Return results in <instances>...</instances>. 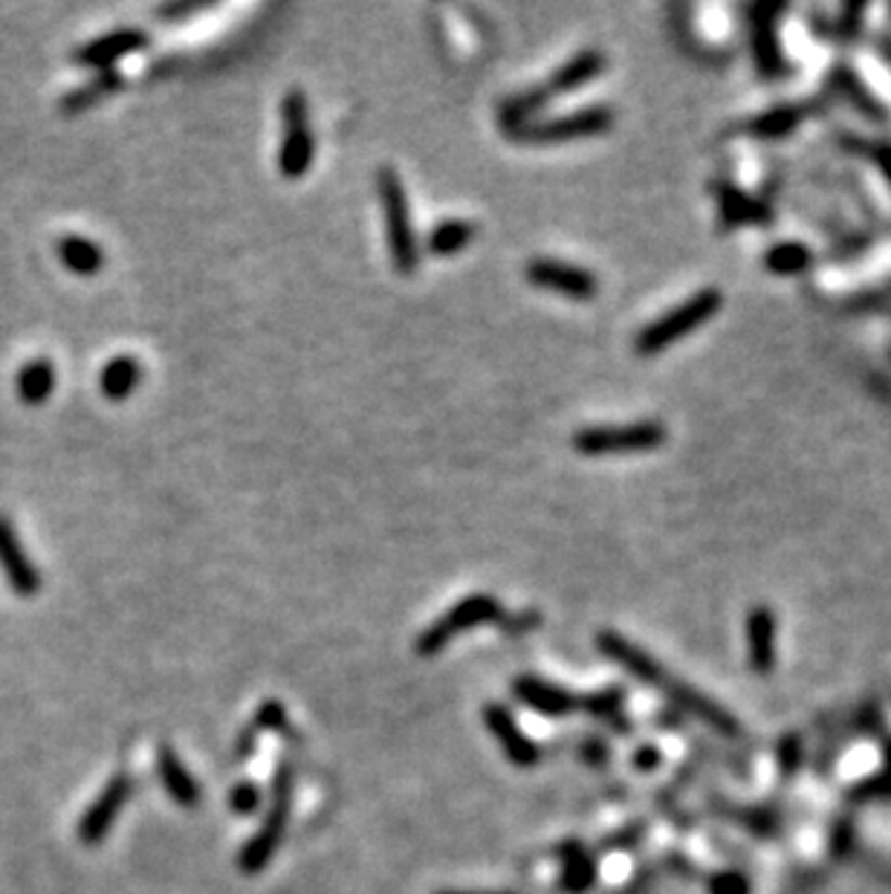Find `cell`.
<instances>
[{
  "instance_id": "cell-10",
  "label": "cell",
  "mask_w": 891,
  "mask_h": 894,
  "mask_svg": "<svg viewBox=\"0 0 891 894\" xmlns=\"http://www.w3.org/2000/svg\"><path fill=\"white\" fill-rule=\"evenodd\" d=\"M148 43H151V35L128 26V29H116V33H107L102 38L81 43L69 59L76 61L78 67H90L96 73H102V70H113V64L125 59V55L145 50Z\"/></svg>"
},
{
  "instance_id": "cell-27",
  "label": "cell",
  "mask_w": 891,
  "mask_h": 894,
  "mask_svg": "<svg viewBox=\"0 0 891 894\" xmlns=\"http://www.w3.org/2000/svg\"><path fill=\"white\" fill-rule=\"evenodd\" d=\"M747 634H750V649H753V663L759 669H771L773 663V637H776V622L767 608H755L747 619Z\"/></svg>"
},
{
  "instance_id": "cell-17",
  "label": "cell",
  "mask_w": 891,
  "mask_h": 894,
  "mask_svg": "<svg viewBox=\"0 0 891 894\" xmlns=\"http://www.w3.org/2000/svg\"><path fill=\"white\" fill-rule=\"evenodd\" d=\"M122 85H125V78H122L119 70H102V73H96L93 78H87L85 85L73 87V90H67V93L61 96L59 111L67 113V116L90 111V108H96L99 102H104L107 96L119 93Z\"/></svg>"
},
{
  "instance_id": "cell-18",
  "label": "cell",
  "mask_w": 891,
  "mask_h": 894,
  "mask_svg": "<svg viewBox=\"0 0 891 894\" xmlns=\"http://www.w3.org/2000/svg\"><path fill=\"white\" fill-rule=\"evenodd\" d=\"M17 396L24 405H43L55 388V365L47 356L29 360L21 365L15 379Z\"/></svg>"
},
{
  "instance_id": "cell-32",
  "label": "cell",
  "mask_w": 891,
  "mask_h": 894,
  "mask_svg": "<svg viewBox=\"0 0 891 894\" xmlns=\"http://www.w3.org/2000/svg\"><path fill=\"white\" fill-rule=\"evenodd\" d=\"M866 154L875 160V165L891 180V146L889 142H875L866 148Z\"/></svg>"
},
{
  "instance_id": "cell-6",
  "label": "cell",
  "mask_w": 891,
  "mask_h": 894,
  "mask_svg": "<svg viewBox=\"0 0 891 894\" xmlns=\"http://www.w3.org/2000/svg\"><path fill=\"white\" fill-rule=\"evenodd\" d=\"M663 443H666V426L658 420L628 423V426H590L573 435V449L588 457L651 452Z\"/></svg>"
},
{
  "instance_id": "cell-3",
  "label": "cell",
  "mask_w": 891,
  "mask_h": 894,
  "mask_svg": "<svg viewBox=\"0 0 891 894\" xmlns=\"http://www.w3.org/2000/svg\"><path fill=\"white\" fill-rule=\"evenodd\" d=\"M614 128V111L608 104H590L582 111L550 116V119H533L521 128L510 130L507 137L521 146H562L573 139L597 137Z\"/></svg>"
},
{
  "instance_id": "cell-24",
  "label": "cell",
  "mask_w": 891,
  "mask_h": 894,
  "mask_svg": "<svg viewBox=\"0 0 891 894\" xmlns=\"http://www.w3.org/2000/svg\"><path fill=\"white\" fill-rule=\"evenodd\" d=\"M807 111L802 104H779L773 111L755 116L750 125H747V134H753L759 139H779L788 137L790 130H797L802 122H805Z\"/></svg>"
},
{
  "instance_id": "cell-8",
  "label": "cell",
  "mask_w": 891,
  "mask_h": 894,
  "mask_svg": "<svg viewBox=\"0 0 891 894\" xmlns=\"http://www.w3.org/2000/svg\"><path fill=\"white\" fill-rule=\"evenodd\" d=\"M524 276H527V281L533 287H542V290H550V293L568 295V299L576 301H588L599 293V281L590 269L576 267V264H564V261H530Z\"/></svg>"
},
{
  "instance_id": "cell-4",
  "label": "cell",
  "mask_w": 891,
  "mask_h": 894,
  "mask_svg": "<svg viewBox=\"0 0 891 894\" xmlns=\"http://www.w3.org/2000/svg\"><path fill=\"white\" fill-rule=\"evenodd\" d=\"M504 610L498 596L493 594H472L463 596L460 602H455L443 617H437L432 626L425 628L423 634L417 637V654L420 657H434L441 654L446 645L455 640L463 631H472L478 626H486V622H501Z\"/></svg>"
},
{
  "instance_id": "cell-23",
  "label": "cell",
  "mask_w": 891,
  "mask_h": 894,
  "mask_svg": "<svg viewBox=\"0 0 891 894\" xmlns=\"http://www.w3.org/2000/svg\"><path fill=\"white\" fill-rule=\"evenodd\" d=\"M718 206H721V217H724L729 226L764 224V221H771V212H767L764 203H759V200L744 194V191L733 189V186H721Z\"/></svg>"
},
{
  "instance_id": "cell-29",
  "label": "cell",
  "mask_w": 891,
  "mask_h": 894,
  "mask_svg": "<svg viewBox=\"0 0 891 894\" xmlns=\"http://www.w3.org/2000/svg\"><path fill=\"white\" fill-rule=\"evenodd\" d=\"M229 805H232L234 814H241V817H250V814H255V810H258V805H260L258 784H252V782L238 784V788L229 793Z\"/></svg>"
},
{
  "instance_id": "cell-12",
  "label": "cell",
  "mask_w": 891,
  "mask_h": 894,
  "mask_svg": "<svg viewBox=\"0 0 891 894\" xmlns=\"http://www.w3.org/2000/svg\"><path fill=\"white\" fill-rule=\"evenodd\" d=\"M0 570L7 577L9 588L17 596H35L41 591V574L26 556L24 544L17 539L15 525L0 513Z\"/></svg>"
},
{
  "instance_id": "cell-9",
  "label": "cell",
  "mask_w": 891,
  "mask_h": 894,
  "mask_svg": "<svg viewBox=\"0 0 891 894\" xmlns=\"http://www.w3.org/2000/svg\"><path fill=\"white\" fill-rule=\"evenodd\" d=\"M133 782L128 773H116L111 782L104 784V791L90 802V808L85 810V817L78 822V840L85 845H99L104 836L111 834L113 822L119 819L122 808L128 805Z\"/></svg>"
},
{
  "instance_id": "cell-11",
  "label": "cell",
  "mask_w": 891,
  "mask_h": 894,
  "mask_svg": "<svg viewBox=\"0 0 891 894\" xmlns=\"http://www.w3.org/2000/svg\"><path fill=\"white\" fill-rule=\"evenodd\" d=\"M781 3H759L747 9L750 24H753V59L762 78L785 76V52L779 47L776 35V15H781Z\"/></svg>"
},
{
  "instance_id": "cell-2",
  "label": "cell",
  "mask_w": 891,
  "mask_h": 894,
  "mask_svg": "<svg viewBox=\"0 0 891 894\" xmlns=\"http://www.w3.org/2000/svg\"><path fill=\"white\" fill-rule=\"evenodd\" d=\"M377 191H380L382 212H385V238H389L391 264L403 276H411L417 264H420V247H417L415 229H411L403 177L385 165L377 172Z\"/></svg>"
},
{
  "instance_id": "cell-33",
  "label": "cell",
  "mask_w": 891,
  "mask_h": 894,
  "mask_svg": "<svg viewBox=\"0 0 891 894\" xmlns=\"http://www.w3.org/2000/svg\"><path fill=\"white\" fill-rule=\"evenodd\" d=\"M441 894H512V892H458V889H455V892H441Z\"/></svg>"
},
{
  "instance_id": "cell-30",
  "label": "cell",
  "mask_w": 891,
  "mask_h": 894,
  "mask_svg": "<svg viewBox=\"0 0 891 894\" xmlns=\"http://www.w3.org/2000/svg\"><path fill=\"white\" fill-rule=\"evenodd\" d=\"M255 727H258V730H276V732L284 730L287 727L284 706L276 704V701H269V704L260 706L258 715H255Z\"/></svg>"
},
{
  "instance_id": "cell-1",
  "label": "cell",
  "mask_w": 891,
  "mask_h": 894,
  "mask_svg": "<svg viewBox=\"0 0 891 894\" xmlns=\"http://www.w3.org/2000/svg\"><path fill=\"white\" fill-rule=\"evenodd\" d=\"M721 307H724V293L715 287H707L701 293L689 295L684 304H677L660 318H654L651 325L642 327L637 339H634V351L640 356H658L675 342L695 333L698 327L707 325Z\"/></svg>"
},
{
  "instance_id": "cell-21",
  "label": "cell",
  "mask_w": 891,
  "mask_h": 894,
  "mask_svg": "<svg viewBox=\"0 0 891 894\" xmlns=\"http://www.w3.org/2000/svg\"><path fill=\"white\" fill-rule=\"evenodd\" d=\"M475 235L478 226L472 221L451 217V221H441V224L432 226V232L425 238V247L437 259H449V255H458L460 250H467L469 243L475 241Z\"/></svg>"
},
{
  "instance_id": "cell-5",
  "label": "cell",
  "mask_w": 891,
  "mask_h": 894,
  "mask_svg": "<svg viewBox=\"0 0 891 894\" xmlns=\"http://www.w3.org/2000/svg\"><path fill=\"white\" fill-rule=\"evenodd\" d=\"M290 805H293V770L290 765H281L276 770V784H272V802H269L264 826L258 828V834L252 836L250 843L243 845L241 852V871L246 874H258L269 866V860L276 857L278 845L284 840L287 822H290Z\"/></svg>"
},
{
  "instance_id": "cell-13",
  "label": "cell",
  "mask_w": 891,
  "mask_h": 894,
  "mask_svg": "<svg viewBox=\"0 0 891 894\" xmlns=\"http://www.w3.org/2000/svg\"><path fill=\"white\" fill-rule=\"evenodd\" d=\"M484 723L486 730L493 732L495 741L501 744L504 756L510 758L515 767H536L538 747L536 741L527 739V732L521 730L519 721L512 718V713L501 704H486L484 706Z\"/></svg>"
},
{
  "instance_id": "cell-16",
  "label": "cell",
  "mask_w": 891,
  "mask_h": 894,
  "mask_svg": "<svg viewBox=\"0 0 891 894\" xmlns=\"http://www.w3.org/2000/svg\"><path fill=\"white\" fill-rule=\"evenodd\" d=\"M156 776H160L165 793H168L180 808H194L200 802L198 779L189 773V767L182 765L180 756H177L171 747L156 750Z\"/></svg>"
},
{
  "instance_id": "cell-15",
  "label": "cell",
  "mask_w": 891,
  "mask_h": 894,
  "mask_svg": "<svg viewBox=\"0 0 891 894\" xmlns=\"http://www.w3.org/2000/svg\"><path fill=\"white\" fill-rule=\"evenodd\" d=\"M512 692H515L521 704L536 709L538 715H547V718H562V715H568L576 706L571 692H564V689L553 687V683H547L542 678H533V675L515 678Z\"/></svg>"
},
{
  "instance_id": "cell-20",
  "label": "cell",
  "mask_w": 891,
  "mask_h": 894,
  "mask_svg": "<svg viewBox=\"0 0 891 894\" xmlns=\"http://www.w3.org/2000/svg\"><path fill=\"white\" fill-rule=\"evenodd\" d=\"M55 252H59L61 264L76 276H96L104 267L102 247L90 241V238H81V235H64L55 243Z\"/></svg>"
},
{
  "instance_id": "cell-31",
  "label": "cell",
  "mask_w": 891,
  "mask_h": 894,
  "mask_svg": "<svg viewBox=\"0 0 891 894\" xmlns=\"http://www.w3.org/2000/svg\"><path fill=\"white\" fill-rule=\"evenodd\" d=\"M212 3H189V0H182V3H168V7H160V12L156 15L165 17V21H180V17H189V15H198V12H203V9H208Z\"/></svg>"
},
{
  "instance_id": "cell-19",
  "label": "cell",
  "mask_w": 891,
  "mask_h": 894,
  "mask_svg": "<svg viewBox=\"0 0 891 894\" xmlns=\"http://www.w3.org/2000/svg\"><path fill=\"white\" fill-rule=\"evenodd\" d=\"M550 102H553V96L547 93L545 85L527 87V90H521V93H512L510 99H504L501 108H498V122H501L504 134H510V130L533 122V116Z\"/></svg>"
},
{
  "instance_id": "cell-25",
  "label": "cell",
  "mask_w": 891,
  "mask_h": 894,
  "mask_svg": "<svg viewBox=\"0 0 891 894\" xmlns=\"http://www.w3.org/2000/svg\"><path fill=\"white\" fill-rule=\"evenodd\" d=\"M814 264V252L799 241H781L764 252V269L773 276H802Z\"/></svg>"
},
{
  "instance_id": "cell-34",
  "label": "cell",
  "mask_w": 891,
  "mask_h": 894,
  "mask_svg": "<svg viewBox=\"0 0 891 894\" xmlns=\"http://www.w3.org/2000/svg\"><path fill=\"white\" fill-rule=\"evenodd\" d=\"M883 52H886V59L891 61V43H886V47H883Z\"/></svg>"
},
{
  "instance_id": "cell-28",
  "label": "cell",
  "mask_w": 891,
  "mask_h": 894,
  "mask_svg": "<svg viewBox=\"0 0 891 894\" xmlns=\"http://www.w3.org/2000/svg\"><path fill=\"white\" fill-rule=\"evenodd\" d=\"M562 860H564V874H562V886L568 892H582L588 889L590 883V862L585 860V854L573 845H564L562 848Z\"/></svg>"
},
{
  "instance_id": "cell-14",
  "label": "cell",
  "mask_w": 891,
  "mask_h": 894,
  "mask_svg": "<svg viewBox=\"0 0 891 894\" xmlns=\"http://www.w3.org/2000/svg\"><path fill=\"white\" fill-rule=\"evenodd\" d=\"M606 64H608L606 52L594 50V47L576 52L573 59L564 61L562 67L556 70L553 76L547 78V81H545L547 93L553 96V99H556V96L573 93V90H580V87H585L588 81H594L597 76H602Z\"/></svg>"
},
{
  "instance_id": "cell-22",
  "label": "cell",
  "mask_w": 891,
  "mask_h": 894,
  "mask_svg": "<svg viewBox=\"0 0 891 894\" xmlns=\"http://www.w3.org/2000/svg\"><path fill=\"white\" fill-rule=\"evenodd\" d=\"M139 379H142V368H139V362L133 356H113L102 368L99 386H102V394L111 403H122V400H128L133 394Z\"/></svg>"
},
{
  "instance_id": "cell-7",
  "label": "cell",
  "mask_w": 891,
  "mask_h": 894,
  "mask_svg": "<svg viewBox=\"0 0 891 894\" xmlns=\"http://www.w3.org/2000/svg\"><path fill=\"white\" fill-rule=\"evenodd\" d=\"M281 119H284V139L278 148V172L287 180H298L310 172L316 156V137L310 125V104L302 90H290L281 102Z\"/></svg>"
},
{
  "instance_id": "cell-26",
  "label": "cell",
  "mask_w": 891,
  "mask_h": 894,
  "mask_svg": "<svg viewBox=\"0 0 891 894\" xmlns=\"http://www.w3.org/2000/svg\"><path fill=\"white\" fill-rule=\"evenodd\" d=\"M828 81H831L833 90H837L845 102L854 104L860 113H866V116H871V119H886V111L875 102V96L868 93V87L863 85L854 73H851V67L837 64Z\"/></svg>"
}]
</instances>
